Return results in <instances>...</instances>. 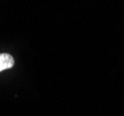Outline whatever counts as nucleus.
Wrapping results in <instances>:
<instances>
[{
    "label": "nucleus",
    "instance_id": "1",
    "mask_svg": "<svg viewBox=\"0 0 124 116\" xmlns=\"http://www.w3.org/2000/svg\"><path fill=\"white\" fill-rule=\"evenodd\" d=\"M13 65H14V58L11 55L7 53L0 54V72L12 68Z\"/></svg>",
    "mask_w": 124,
    "mask_h": 116
}]
</instances>
